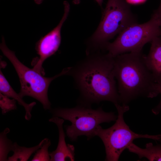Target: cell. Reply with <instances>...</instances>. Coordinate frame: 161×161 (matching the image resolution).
<instances>
[{"label": "cell", "mask_w": 161, "mask_h": 161, "mask_svg": "<svg viewBox=\"0 0 161 161\" xmlns=\"http://www.w3.org/2000/svg\"><path fill=\"white\" fill-rule=\"evenodd\" d=\"M115 106L118 112L115 123L107 129H103L99 125L95 132V136L99 137L104 144L106 155V160L118 161L123 151L135 139L146 138L161 141V135L140 134L132 131L123 119L124 114L129 110V106L117 105Z\"/></svg>", "instance_id": "8992f818"}, {"label": "cell", "mask_w": 161, "mask_h": 161, "mask_svg": "<svg viewBox=\"0 0 161 161\" xmlns=\"http://www.w3.org/2000/svg\"><path fill=\"white\" fill-rule=\"evenodd\" d=\"M0 97V106L2 114H4L11 110L16 109L15 100H11L1 93Z\"/></svg>", "instance_id": "9a60e30c"}, {"label": "cell", "mask_w": 161, "mask_h": 161, "mask_svg": "<svg viewBox=\"0 0 161 161\" xmlns=\"http://www.w3.org/2000/svg\"><path fill=\"white\" fill-rule=\"evenodd\" d=\"M0 48L4 55L13 65L18 74L20 83V90L18 93L20 96L22 98L25 96L32 97L42 104L44 109H50L51 103L47 94L49 85L55 79L67 75L69 68L64 69L61 72L52 77H46L20 61L15 52L7 47L4 37L2 38Z\"/></svg>", "instance_id": "5b68a950"}, {"label": "cell", "mask_w": 161, "mask_h": 161, "mask_svg": "<svg viewBox=\"0 0 161 161\" xmlns=\"http://www.w3.org/2000/svg\"><path fill=\"white\" fill-rule=\"evenodd\" d=\"M148 54L144 59L156 81L161 85V37H157L151 42Z\"/></svg>", "instance_id": "30bf717a"}, {"label": "cell", "mask_w": 161, "mask_h": 161, "mask_svg": "<svg viewBox=\"0 0 161 161\" xmlns=\"http://www.w3.org/2000/svg\"><path fill=\"white\" fill-rule=\"evenodd\" d=\"M129 151L137 154L140 158L145 157L149 161H161V144L154 145L149 143L145 145V148H142L133 143L127 147Z\"/></svg>", "instance_id": "7c38bea8"}, {"label": "cell", "mask_w": 161, "mask_h": 161, "mask_svg": "<svg viewBox=\"0 0 161 161\" xmlns=\"http://www.w3.org/2000/svg\"><path fill=\"white\" fill-rule=\"evenodd\" d=\"M72 1L73 3L75 4H78L80 2V0H72Z\"/></svg>", "instance_id": "7402d4cb"}, {"label": "cell", "mask_w": 161, "mask_h": 161, "mask_svg": "<svg viewBox=\"0 0 161 161\" xmlns=\"http://www.w3.org/2000/svg\"><path fill=\"white\" fill-rule=\"evenodd\" d=\"M152 15L148 21L132 24L123 31L112 42H108L103 49L114 57L126 52L142 51L144 46L155 38L161 36V28Z\"/></svg>", "instance_id": "52a82bcc"}, {"label": "cell", "mask_w": 161, "mask_h": 161, "mask_svg": "<svg viewBox=\"0 0 161 161\" xmlns=\"http://www.w3.org/2000/svg\"><path fill=\"white\" fill-rule=\"evenodd\" d=\"M160 94L161 95V85L160 86ZM160 111H161V99L158 105L152 110L153 113L155 114H158Z\"/></svg>", "instance_id": "ac0fdd59"}, {"label": "cell", "mask_w": 161, "mask_h": 161, "mask_svg": "<svg viewBox=\"0 0 161 161\" xmlns=\"http://www.w3.org/2000/svg\"><path fill=\"white\" fill-rule=\"evenodd\" d=\"M147 0H125L128 3L134 5L140 4L145 2Z\"/></svg>", "instance_id": "d6986e66"}, {"label": "cell", "mask_w": 161, "mask_h": 161, "mask_svg": "<svg viewBox=\"0 0 161 161\" xmlns=\"http://www.w3.org/2000/svg\"><path fill=\"white\" fill-rule=\"evenodd\" d=\"M100 6H102L103 0H95Z\"/></svg>", "instance_id": "44dd1931"}, {"label": "cell", "mask_w": 161, "mask_h": 161, "mask_svg": "<svg viewBox=\"0 0 161 161\" xmlns=\"http://www.w3.org/2000/svg\"><path fill=\"white\" fill-rule=\"evenodd\" d=\"M64 4V12L59 24L52 30L41 37L35 45V49L39 57L36 59L33 69L42 74L44 72L42 68L43 63L57 51L61 44V29L70 10L69 4L67 1H65Z\"/></svg>", "instance_id": "ba28073f"}, {"label": "cell", "mask_w": 161, "mask_h": 161, "mask_svg": "<svg viewBox=\"0 0 161 161\" xmlns=\"http://www.w3.org/2000/svg\"><path fill=\"white\" fill-rule=\"evenodd\" d=\"M49 139L45 138L35 146L27 148L19 145L16 143H13L12 151L14 153L8 159L9 161H25L28 160L32 154L41 148Z\"/></svg>", "instance_id": "4fadbf2b"}, {"label": "cell", "mask_w": 161, "mask_h": 161, "mask_svg": "<svg viewBox=\"0 0 161 161\" xmlns=\"http://www.w3.org/2000/svg\"><path fill=\"white\" fill-rule=\"evenodd\" d=\"M142 51L114 57V71L120 102L127 104L140 96L152 98L160 94V85L148 68Z\"/></svg>", "instance_id": "7a4b0ae2"}, {"label": "cell", "mask_w": 161, "mask_h": 161, "mask_svg": "<svg viewBox=\"0 0 161 161\" xmlns=\"http://www.w3.org/2000/svg\"><path fill=\"white\" fill-rule=\"evenodd\" d=\"M0 91L3 95L15 100L18 103L23 106L25 110V118L27 120H30L31 117V112L33 107L36 104L35 102H32L30 104L26 103L22 98L13 89L6 78L1 71H0Z\"/></svg>", "instance_id": "8fae6325"}, {"label": "cell", "mask_w": 161, "mask_h": 161, "mask_svg": "<svg viewBox=\"0 0 161 161\" xmlns=\"http://www.w3.org/2000/svg\"><path fill=\"white\" fill-rule=\"evenodd\" d=\"M137 23L136 16L125 0H108L100 24L89 40L88 48L94 51L103 49L110 39Z\"/></svg>", "instance_id": "3957f363"}, {"label": "cell", "mask_w": 161, "mask_h": 161, "mask_svg": "<svg viewBox=\"0 0 161 161\" xmlns=\"http://www.w3.org/2000/svg\"><path fill=\"white\" fill-rule=\"evenodd\" d=\"M71 76L84 105L108 101L120 105L115 80L114 57L96 52L70 67Z\"/></svg>", "instance_id": "6da1fadb"}, {"label": "cell", "mask_w": 161, "mask_h": 161, "mask_svg": "<svg viewBox=\"0 0 161 161\" xmlns=\"http://www.w3.org/2000/svg\"><path fill=\"white\" fill-rule=\"evenodd\" d=\"M10 129L6 128L1 132L0 135V160L7 161V156L9 152L12 151L13 143L7 137V134Z\"/></svg>", "instance_id": "5bb4252c"}, {"label": "cell", "mask_w": 161, "mask_h": 161, "mask_svg": "<svg viewBox=\"0 0 161 161\" xmlns=\"http://www.w3.org/2000/svg\"><path fill=\"white\" fill-rule=\"evenodd\" d=\"M51 145L49 140L37 151L32 159V161H50V157L48 151V148Z\"/></svg>", "instance_id": "2e32d148"}, {"label": "cell", "mask_w": 161, "mask_h": 161, "mask_svg": "<svg viewBox=\"0 0 161 161\" xmlns=\"http://www.w3.org/2000/svg\"><path fill=\"white\" fill-rule=\"evenodd\" d=\"M44 0H34L35 2L37 4H41Z\"/></svg>", "instance_id": "ffe728a7"}, {"label": "cell", "mask_w": 161, "mask_h": 161, "mask_svg": "<svg viewBox=\"0 0 161 161\" xmlns=\"http://www.w3.org/2000/svg\"><path fill=\"white\" fill-rule=\"evenodd\" d=\"M52 112L54 117L71 123V125L66 126V133L73 141L82 135L92 138L95 136V132L100 124L115 121L117 118L114 113L106 112L101 107L93 109L83 104L71 108H57Z\"/></svg>", "instance_id": "277c9868"}, {"label": "cell", "mask_w": 161, "mask_h": 161, "mask_svg": "<svg viewBox=\"0 0 161 161\" xmlns=\"http://www.w3.org/2000/svg\"><path fill=\"white\" fill-rule=\"evenodd\" d=\"M50 122L55 123L57 126L59 132V140L56 149L49 153L50 161H74L75 148L73 145H66L65 141L66 137L63 125L64 120L57 117H54L49 120Z\"/></svg>", "instance_id": "9c48e42d"}, {"label": "cell", "mask_w": 161, "mask_h": 161, "mask_svg": "<svg viewBox=\"0 0 161 161\" xmlns=\"http://www.w3.org/2000/svg\"><path fill=\"white\" fill-rule=\"evenodd\" d=\"M152 15L154 17L161 26V0L159 7L154 11Z\"/></svg>", "instance_id": "e0dca14e"}]
</instances>
